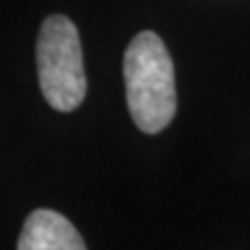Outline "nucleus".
<instances>
[{"label": "nucleus", "instance_id": "7ed1b4c3", "mask_svg": "<svg viewBox=\"0 0 250 250\" xmlns=\"http://www.w3.org/2000/svg\"><path fill=\"white\" fill-rule=\"evenodd\" d=\"M19 250H83L86 241L77 227L51 208H37L26 218L17 243Z\"/></svg>", "mask_w": 250, "mask_h": 250}, {"label": "nucleus", "instance_id": "f03ea898", "mask_svg": "<svg viewBox=\"0 0 250 250\" xmlns=\"http://www.w3.org/2000/svg\"><path fill=\"white\" fill-rule=\"evenodd\" d=\"M37 74L42 95L56 111H74L86 98L81 40L67 17H46L40 28Z\"/></svg>", "mask_w": 250, "mask_h": 250}, {"label": "nucleus", "instance_id": "f257e3e1", "mask_svg": "<svg viewBox=\"0 0 250 250\" xmlns=\"http://www.w3.org/2000/svg\"><path fill=\"white\" fill-rule=\"evenodd\" d=\"M123 77L134 125L146 134L162 132L176 114V77L160 35L144 30L132 37L123 56Z\"/></svg>", "mask_w": 250, "mask_h": 250}]
</instances>
